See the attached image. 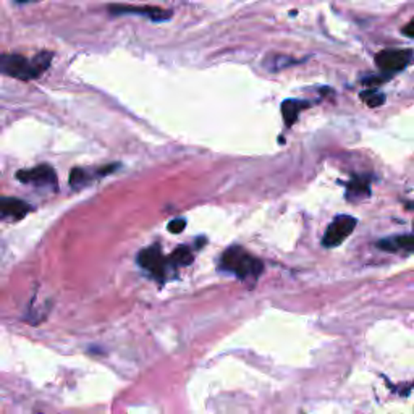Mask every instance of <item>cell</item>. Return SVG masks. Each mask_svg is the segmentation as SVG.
Masks as SVG:
<instances>
[{"mask_svg": "<svg viewBox=\"0 0 414 414\" xmlns=\"http://www.w3.org/2000/svg\"><path fill=\"white\" fill-rule=\"evenodd\" d=\"M186 227V220L185 219H174L172 222H169L167 225V230H169L170 233H181L183 230Z\"/></svg>", "mask_w": 414, "mask_h": 414, "instance_id": "obj_16", "label": "cell"}, {"mask_svg": "<svg viewBox=\"0 0 414 414\" xmlns=\"http://www.w3.org/2000/svg\"><path fill=\"white\" fill-rule=\"evenodd\" d=\"M110 15H139L150 21H165L172 17V12L159 7H133V5H110Z\"/></svg>", "mask_w": 414, "mask_h": 414, "instance_id": "obj_6", "label": "cell"}, {"mask_svg": "<svg viewBox=\"0 0 414 414\" xmlns=\"http://www.w3.org/2000/svg\"><path fill=\"white\" fill-rule=\"evenodd\" d=\"M0 73L25 82L41 77L33 60H28L20 53H0Z\"/></svg>", "mask_w": 414, "mask_h": 414, "instance_id": "obj_2", "label": "cell"}, {"mask_svg": "<svg viewBox=\"0 0 414 414\" xmlns=\"http://www.w3.org/2000/svg\"><path fill=\"white\" fill-rule=\"evenodd\" d=\"M379 248L389 252L395 251H406L408 254L413 252L414 250V238L413 235H401V236H394V238H384L379 241Z\"/></svg>", "mask_w": 414, "mask_h": 414, "instance_id": "obj_9", "label": "cell"}, {"mask_svg": "<svg viewBox=\"0 0 414 414\" xmlns=\"http://www.w3.org/2000/svg\"><path fill=\"white\" fill-rule=\"evenodd\" d=\"M369 195H370L369 181L363 179V176H356V179H353L348 183V190H347L348 199H363V198H368Z\"/></svg>", "mask_w": 414, "mask_h": 414, "instance_id": "obj_11", "label": "cell"}, {"mask_svg": "<svg viewBox=\"0 0 414 414\" xmlns=\"http://www.w3.org/2000/svg\"><path fill=\"white\" fill-rule=\"evenodd\" d=\"M86 183H88V174L83 169H73L72 174H70V185L77 190V188H82Z\"/></svg>", "mask_w": 414, "mask_h": 414, "instance_id": "obj_15", "label": "cell"}, {"mask_svg": "<svg viewBox=\"0 0 414 414\" xmlns=\"http://www.w3.org/2000/svg\"><path fill=\"white\" fill-rule=\"evenodd\" d=\"M356 224V219L351 216H338L329 225V228H327L324 238H322V245L325 248H337V246H340L354 232Z\"/></svg>", "mask_w": 414, "mask_h": 414, "instance_id": "obj_3", "label": "cell"}, {"mask_svg": "<svg viewBox=\"0 0 414 414\" xmlns=\"http://www.w3.org/2000/svg\"><path fill=\"white\" fill-rule=\"evenodd\" d=\"M309 107V102L304 101H295V99H287L282 102V115L283 122L287 123V127H292L295 122L298 120L299 112Z\"/></svg>", "mask_w": 414, "mask_h": 414, "instance_id": "obj_10", "label": "cell"}, {"mask_svg": "<svg viewBox=\"0 0 414 414\" xmlns=\"http://www.w3.org/2000/svg\"><path fill=\"white\" fill-rule=\"evenodd\" d=\"M31 207L28 202L18 198H5L0 196V220H10V222H17V220L25 219L31 212Z\"/></svg>", "mask_w": 414, "mask_h": 414, "instance_id": "obj_8", "label": "cell"}, {"mask_svg": "<svg viewBox=\"0 0 414 414\" xmlns=\"http://www.w3.org/2000/svg\"><path fill=\"white\" fill-rule=\"evenodd\" d=\"M413 60V51L411 49H385L375 57L377 65L389 73L401 72L406 68Z\"/></svg>", "mask_w": 414, "mask_h": 414, "instance_id": "obj_4", "label": "cell"}, {"mask_svg": "<svg viewBox=\"0 0 414 414\" xmlns=\"http://www.w3.org/2000/svg\"><path fill=\"white\" fill-rule=\"evenodd\" d=\"M169 262H172L174 266H190L193 262V252L188 246H181V248H176L174 251Z\"/></svg>", "mask_w": 414, "mask_h": 414, "instance_id": "obj_13", "label": "cell"}, {"mask_svg": "<svg viewBox=\"0 0 414 414\" xmlns=\"http://www.w3.org/2000/svg\"><path fill=\"white\" fill-rule=\"evenodd\" d=\"M292 63H297V60H293V58L290 57H285V56H269L266 60H264V67L269 70V72H278V70H282L285 67H290Z\"/></svg>", "mask_w": 414, "mask_h": 414, "instance_id": "obj_12", "label": "cell"}, {"mask_svg": "<svg viewBox=\"0 0 414 414\" xmlns=\"http://www.w3.org/2000/svg\"><path fill=\"white\" fill-rule=\"evenodd\" d=\"M220 267L224 271L235 273L240 280H248V278H257L262 273V262L256 257H252L248 251H245L241 246H232L224 252Z\"/></svg>", "mask_w": 414, "mask_h": 414, "instance_id": "obj_1", "label": "cell"}, {"mask_svg": "<svg viewBox=\"0 0 414 414\" xmlns=\"http://www.w3.org/2000/svg\"><path fill=\"white\" fill-rule=\"evenodd\" d=\"M403 34L411 37V39H413V37H414V21H410V23L406 25V28L403 30Z\"/></svg>", "mask_w": 414, "mask_h": 414, "instance_id": "obj_17", "label": "cell"}, {"mask_svg": "<svg viewBox=\"0 0 414 414\" xmlns=\"http://www.w3.org/2000/svg\"><path fill=\"white\" fill-rule=\"evenodd\" d=\"M361 99L369 107H380V105H384V102H385V94H382L380 91H377V89H369L361 94Z\"/></svg>", "mask_w": 414, "mask_h": 414, "instance_id": "obj_14", "label": "cell"}, {"mask_svg": "<svg viewBox=\"0 0 414 414\" xmlns=\"http://www.w3.org/2000/svg\"><path fill=\"white\" fill-rule=\"evenodd\" d=\"M17 180H20L21 183H26V185L57 188L56 170L47 164H41L37 167H33V169L17 172Z\"/></svg>", "mask_w": 414, "mask_h": 414, "instance_id": "obj_5", "label": "cell"}, {"mask_svg": "<svg viewBox=\"0 0 414 414\" xmlns=\"http://www.w3.org/2000/svg\"><path fill=\"white\" fill-rule=\"evenodd\" d=\"M138 262L139 266L146 269V271H149L153 276L164 277L167 271V264H169V259H165L159 246H150V248H146L139 252Z\"/></svg>", "mask_w": 414, "mask_h": 414, "instance_id": "obj_7", "label": "cell"}, {"mask_svg": "<svg viewBox=\"0 0 414 414\" xmlns=\"http://www.w3.org/2000/svg\"><path fill=\"white\" fill-rule=\"evenodd\" d=\"M18 4H25V2H31V0H17Z\"/></svg>", "mask_w": 414, "mask_h": 414, "instance_id": "obj_18", "label": "cell"}]
</instances>
